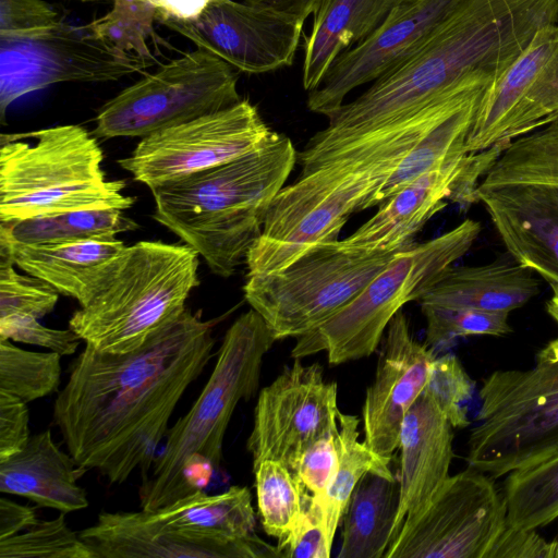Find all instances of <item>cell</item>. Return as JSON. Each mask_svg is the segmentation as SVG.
Returning a JSON list of instances; mask_svg holds the SVG:
<instances>
[{"instance_id":"6da1fadb","label":"cell","mask_w":558,"mask_h":558,"mask_svg":"<svg viewBox=\"0 0 558 558\" xmlns=\"http://www.w3.org/2000/svg\"><path fill=\"white\" fill-rule=\"evenodd\" d=\"M214 323L185 308L126 353L85 344L53 403V422L82 470L121 484L149 471L187 387L209 362Z\"/></svg>"},{"instance_id":"7a4b0ae2","label":"cell","mask_w":558,"mask_h":558,"mask_svg":"<svg viewBox=\"0 0 558 558\" xmlns=\"http://www.w3.org/2000/svg\"><path fill=\"white\" fill-rule=\"evenodd\" d=\"M555 24L558 0H457L413 53L343 104L308 144L353 138L459 89L488 88L539 29Z\"/></svg>"},{"instance_id":"3957f363","label":"cell","mask_w":558,"mask_h":558,"mask_svg":"<svg viewBox=\"0 0 558 558\" xmlns=\"http://www.w3.org/2000/svg\"><path fill=\"white\" fill-rule=\"evenodd\" d=\"M296 160L292 141L277 133L250 154L150 190L151 217L194 248L211 272L229 278L260 235Z\"/></svg>"},{"instance_id":"277c9868","label":"cell","mask_w":558,"mask_h":558,"mask_svg":"<svg viewBox=\"0 0 558 558\" xmlns=\"http://www.w3.org/2000/svg\"><path fill=\"white\" fill-rule=\"evenodd\" d=\"M277 341L253 308L228 328L213 372L189 412L167 432L150 475L142 477L140 500L153 511L202 490L219 468L229 422L241 400L256 392L263 359Z\"/></svg>"},{"instance_id":"5b68a950","label":"cell","mask_w":558,"mask_h":558,"mask_svg":"<svg viewBox=\"0 0 558 558\" xmlns=\"http://www.w3.org/2000/svg\"><path fill=\"white\" fill-rule=\"evenodd\" d=\"M198 257L185 243L125 246L90 300L72 314L69 328L100 352L142 347L186 308L199 284Z\"/></svg>"},{"instance_id":"8992f818","label":"cell","mask_w":558,"mask_h":558,"mask_svg":"<svg viewBox=\"0 0 558 558\" xmlns=\"http://www.w3.org/2000/svg\"><path fill=\"white\" fill-rule=\"evenodd\" d=\"M104 154L83 126L0 135V222L98 208H131L125 182L107 180Z\"/></svg>"},{"instance_id":"52a82bcc","label":"cell","mask_w":558,"mask_h":558,"mask_svg":"<svg viewBox=\"0 0 558 558\" xmlns=\"http://www.w3.org/2000/svg\"><path fill=\"white\" fill-rule=\"evenodd\" d=\"M400 160L338 158L303 169L272 199L245 258L246 276L279 271L314 246L339 240L349 217L374 201Z\"/></svg>"},{"instance_id":"ba28073f","label":"cell","mask_w":558,"mask_h":558,"mask_svg":"<svg viewBox=\"0 0 558 558\" xmlns=\"http://www.w3.org/2000/svg\"><path fill=\"white\" fill-rule=\"evenodd\" d=\"M482 226L465 219L451 230L397 253L344 307L296 338L291 355L326 352L332 365L361 360L380 344L388 324L402 306L420 299L465 255Z\"/></svg>"},{"instance_id":"9c48e42d","label":"cell","mask_w":558,"mask_h":558,"mask_svg":"<svg viewBox=\"0 0 558 558\" xmlns=\"http://www.w3.org/2000/svg\"><path fill=\"white\" fill-rule=\"evenodd\" d=\"M469 466L500 477L558 451V337L530 369H499L480 390Z\"/></svg>"},{"instance_id":"30bf717a","label":"cell","mask_w":558,"mask_h":558,"mask_svg":"<svg viewBox=\"0 0 558 558\" xmlns=\"http://www.w3.org/2000/svg\"><path fill=\"white\" fill-rule=\"evenodd\" d=\"M397 253L350 251L339 240L323 243L279 271L246 276L244 298L277 340L299 338L350 303Z\"/></svg>"},{"instance_id":"8fae6325","label":"cell","mask_w":558,"mask_h":558,"mask_svg":"<svg viewBox=\"0 0 558 558\" xmlns=\"http://www.w3.org/2000/svg\"><path fill=\"white\" fill-rule=\"evenodd\" d=\"M239 71L196 48L121 90L96 116L102 138L145 137L238 104Z\"/></svg>"},{"instance_id":"7c38bea8","label":"cell","mask_w":558,"mask_h":558,"mask_svg":"<svg viewBox=\"0 0 558 558\" xmlns=\"http://www.w3.org/2000/svg\"><path fill=\"white\" fill-rule=\"evenodd\" d=\"M248 99L142 137L119 166L149 190L221 166L274 138Z\"/></svg>"},{"instance_id":"4fadbf2b","label":"cell","mask_w":558,"mask_h":558,"mask_svg":"<svg viewBox=\"0 0 558 558\" xmlns=\"http://www.w3.org/2000/svg\"><path fill=\"white\" fill-rule=\"evenodd\" d=\"M156 59L124 52L86 25L61 21L34 39H0V121L20 97L62 82H107L138 73Z\"/></svg>"},{"instance_id":"5bb4252c","label":"cell","mask_w":558,"mask_h":558,"mask_svg":"<svg viewBox=\"0 0 558 558\" xmlns=\"http://www.w3.org/2000/svg\"><path fill=\"white\" fill-rule=\"evenodd\" d=\"M507 525L504 497L486 473L449 475L428 506L404 524L385 558H486Z\"/></svg>"},{"instance_id":"9a60e30c","label":"cell","mask_w":558,"mask_h":558,"mask_svg":"<svg viewBox=\"0 0 558 558\" xmlns=\"http://www.w3.org/2000/svg\"><path fill=\"white\" fill-rule=\"evenodd\" d=\"M558 120V24L539 29L496 84L485 89L466 151L507 147Z\"/></svg>"},{"instance_id":"2e32d148","label":"cell","mask_w":558,"mask_h":558,"mask_svg":"<svg viewBox=\"0 0 558 558\" xmlns=\"http://www.w3.org/2000/svg\"><path fill=\"white\" fill-rule=\"evenodd\" d=\"M291 366L264 387L246 446L253 464L278 461L294 472L304 452L338 426V387L326 381L318 363Z\"/></svg>"},{"instance_id":"e0dca14e","label":"cell","mask_w":558,"mask_h":558,"mask_svg":"<svg viewBox=\"0 0 558 558\" xmlns=\"http://www.w3.org/2000/svg\"><path fill=\"white\" fill-rule=\"evenodd\" d=\"M505 148L466 151L422 173L387 198L352 234L339 240L340 244L364 253L400 252L412 246L416 234L448 199L462 207L477 203L476 187Z\"/></svg>"},{"instance_id":"ac0fdd59","label":"cell","mask_w":558,"mask_h":558,"mask_svg":"<svg viewBox=\"0 0 558 558\" xmlns=\"http://www.w3.org/2000/svg\"><path fill=\"white\" fill-rule=\"evenodd\" d=\"M170 29L239 72L264 74L294 62L304 21L245 0H213L194 21L160 19Z\"/></svg>"},{"instance_id":"d6986e66","label":"cell","mask_w":558,"mask_h":558,"mask_svg":"<svg viewBox=\"0 0 558 558\" xmlns=\"http://www.w3.org/2000/svg\"><path fill=\"white\" fill-rule=\"evenodd\" d=\"M457 0H413L395 8L367 38L341 52L306 106L330 118L359 86L373 83L413 53L442 21Z\"/></svg>"},{"instance_id":"ffe728a7","label":"cell","mask_w":558,"mask_h":558,"mask_svg":"<svg viewBox=\"0 0 558 558\" xmlns=\"http://www.w3.org/2000/svg\"><path fill=\"white\" fill-rule=\"evenodd\" d=\"M97 558H268L282 557L278 547L256 534L232 538L169 526L146 510L101 512L78 532Z\"/></svg>"},{"instance_id":"44dd1931","label":"cell","mask_w":558,"mask_h":558,"mask_svg":"<svg viewBox=\"0 0 558 558\" xmlns=\"http://www.w3.org/2000/svg\"><path fill=\"white\" fill-rule=\"evenodd\" d=\"M435 351L417 341L400 310L387 326L372 385L363 408L364 441L376 453L392 458L405 414L423 392Z\"/></svg>"},{"instance_id":"7402d4cb","label":"cell","mask_w":558,"mask_h":558,"mask_svg":"<svg viewBox=\"0 0 558 558\" xmlns=\"http://www.w3.org/2000/svg\"><path fill=\"white\" fill-rule=\"evenodd\" d=\"M475 196L508 254L549 286L558 284V186L477 185Z\"/></svg>"},{"instance_id":"603a6c76","label":"cell","mask_w":558,"mask_h":558,"mask_svg":"<svg viewBox=\"0 0 558 558\" xmlns=\"http://www.w3.org/2000/svg\"><path fill=\"white\" fill-rule=\"evenodd\" d=\"M452 428L425 392L405 414L398 447L400 495L392 542L404 524L421 514L449 477L453 458Z\"/></svg>"},{"instance_id":"cb8c5ba5","label":"cell","mask_w":558,"mask_h":558,"mask_svg":"<svg viewBox=\"0 0 558 558\" xmlns=\"http://www.w3.org/2000/svg\"><path fill=\"white\" fill-rule=\"evenodd\" d=\"M124 247L123 241L117 238L41 245L0 243V257L10 259L24 272L46 281L82 306L90 300Z\"/></svg>"},{"instance_id":"d4e9b609","label":"cell","mask_w":558,"mask_h":558,"mask_svg":"<svg viewBox=\"0 0 558 558\" xmlns=\"http://www.w3.org/2000/svg\"><path fill=\"white\" fill-rule=\"evenodd\" d=\"M78 471L84 470L46 429L31 436L21 451L0 461V492L63 513L82 510L88 507V499L77 484Z\"/></svg>"},{"instance_id":"484cf974","label":"cell","mask_w":558,"mask_h":558,"mask_svg":"<svg viewBox=\"0 0 558 558\" xmlns=\"http://www.w3.org/2000/svg\"><path fill=\"white\" fill-rule=\"evenodd\" d=\"M534 275L512 257L477 266H452L418 302L510 313L539 292V280Z\"/></svg>"},{"instance_id":"4316f807","label":"cell","mask_w":558,"mask_h":558,"mask_svg":"<svg viewBox=\"0 0 558 558\" xmlns=\"http://www.w3.org/2000/svg\"><path fill=\"white\" fill-rule=\"evenodd\" d=\"M413 0H317L304 39L302 86L315 89L333 60L374 33L390 12Z\"/></svg>"},{"instance_id":"83f0119b","label":"cell","mask_w":558,"mask_h":558,"mask_svg":"<svg viewBox=\"0 0 558 558\" xmlns=\"http://www.w3.org/2000/svg\"><path fill=\"white\" fill-rule=\"evenodd\" d=\"M396 475L366 473L355 486L343 514L338 558H380L392 542L399 509Z\"/></svg>"},{"instance_id":"f1b7e54d","label":"cell","mask_w":558,"mask_h":558,"mask_svg":"<svg viewBox=\"0 0 558 558\" xmlns=\"http://www.w3.org/2000/svg\"><path fill=\"white\" fill-rule=\"evenodd\" d=\"M148 512L169 526L232 538L255 535V512L246 487L232 486L216 495L199 490Z\"/></svg>"},{"instance_id":"f546056e","label":"cell","mask_w":558,"mask_h":558,"mask_svg":"<svg viewBox=\"0 0 558 558\" xmlns=\"http://www.w3.org/2000/svg\"><path fill=\"white\" fill-rule=\"evenodd\" d=\"M138 228L120 208L74 210L0 222V243L41 245L112 239Z\"/></svg>"},{"instance_id":"4dcf8cb0","label":"cell","mask_w":558,"mask_h":558,"mask_svg":"<svg viewBox=\"0 0 558 558\" xmlns=\"http://www.w3.org/2000/svg\"><path fill=\"white\" fill-rule=\"evenodd\" d=\"M356 416L339 412L335 432L337 465L333 477L320 505L329 537L333 541L337 526L342 519L352 493L362 477L368 473L393 476L389 464L391 458L376 453L365 441L359 440Z\"/></svg>"},{"instance_id":"1f68e13d","label":"cell","mask_w":558,"mask_h":558,"mask_svg":"<svg viewBox=\"0 0 558 558\" xmlns=\"http://www.w3.org/2000/svg\"><path fill=\"white\" fill-rule=\"evenodd\" d=\"M507 523L535 530L558 517V451L508 473L504 485Z\"/></svg>"},{"instance_id":"d6a6232c","label":"cell","mask_w":558,"mask_h":558,"mask_svg":"<svg viewBox=\"0 0 558 558\" xmlns=\"http://www.w3.org/2000/svg\"><path fill=\"white\" fill-rule=\"evenodd\" d=\"M481 96L436 124L414 145L377 194L374 206L422 173L466 153L465 141Z\"/></svg>"},{"instance_id":"836d02e7","label":"cell","mask_w":558,"mask_h":558,"mask_svg":"<svg viewBox=\"0 0 558 558\" xmlns=\"http://www.w3.org/2000/svg\"><path fill=\"white\" fill-rule=\"evenodd\" d=\"M258 514L264 531L278 543L293 531L307 490L284 464L265 459L253 464Z\"/></svg>"},{"instance_id":"e575fe53","label":"cell","mask_w":558,"mask_h":558,"mask_svg":"<svg viewBox=\"0 0 558 558\" xmlns=\"http://www.w3.org/2000/svg\"><path fill=\"white\" fill-rule=\"evenodd\" d=\"M60 377L59 353L24 350L0 338V390L31 402L56 392Z\"/></svg>"},{"instance_id":"d590c367","label":"cell","mask_w":558,"mask_h":558,"mask_svg":"<svg viewBox=\"0 0 558 558\" xmlns=\"http://www.w3.org/2000/svg\"><path fill=\"white\" fill-rule=\"evenodd\" d=\"M157 16V8L147 0H114L107 14L87 26L96 37L124 52L155 59L149 41Z\"/></svg>"},{"instance_id":"8d00e7d4","label":"cell","mask_w":558,"mask_h":558,"mask_svg":"<svg viewBox=\"0 0 558 558\" xmlns=\"http://www.w3.org/2000/svg\"><path fill=\"white\" fill-rule=\"evenodd\" d=\"M64 514L38 520L27 530L0 539V558H97L80 534L66 524Z\"/></svg>"},{"instance_id":"74e56055","label":"cell","mask_w":558,"mask_h":558,"mask_svg":"<svg viewBox=\"0 0 558 558\" xmlns=\"http://www.w3.org/2000/svg\"><path fill=\"white\" fill-rule=\"evenodd\" d=\"M421 310L426 319L425 344L435 352L452 345L460 337H499L512 332L509 313L424 304Z\"/></svg>"},{"instance_id":"f35d334b","label":"cell","mask_w":558,"mask_h":558,"mask_svg":"<svg viewBox=\"0 0 558 558\" xmlns=\"http://www.w3.org/2000/svg\"><path fill=\"white\" fill-rule=\"evenodd\" d=\"M474 383L459 359L447 353L433 361L427 384L423 390L445 414L452 427L470 425L466 403L471 400Z\"/></svg>"},{"instance_id":"ab89813d","label":"cell","mask_w":558,"mask_h":558,"mask_svg":"<svg viewBox=\"0 0 558 558\" xmlns=\"http://www.w3.org/2000/svg\"><path fill=\"white\" fill-rule=\"evenodd\" d=\"M14 266L0 257V317L19 314L39 319L51 313L60 293L35 276L19 274Z\"/></svg>"},{"instance_id":"60d3db41","label":"cell","mask_w":558,"mask_h":558,"mask_svg":"<svg viewBox=\"0 0 558 558\" xmlns=\"http://www.w3.org/2000/svg\"><path fill=\"white\" fill-rule=\"evenodd\" d=\"M61 21L43 0H0V39L38 38L50 33Z\"/></svg>"},{"instance_id":"b9f144b4","label":"cell","mask_w":558,"mask_h":558,"mask_svg":"<svg viewBox=\"0 0 558 558\" xmlns=\"http://www.w3.org/2000/svg\"><path fill=\"white\" fill-rule=\"evenodd\" d=\"M332 542L325 526L322 507L307 492L298 524L277 547L282 557L328 558Z\"/></svg>"},{"instance_id":"7bdbcfd3","label":"cell","mask_w":558,"mask_h":558,"mask_svg":"<svg viewBox=\"0 0 558 558\" xmlns=\"http://www.w3.org/2000/svg\"><path fill=\"white\" fill-rule=\"evenodd\" d=\"M0 338L34 344L62 355L75 353L81 338L72 329H54L28 315L0 317Z\"/></svg>"},{"instance_id":"ee69618b","label":"cell","mask_w":558,"mask_h":558,"mask_svg":"<svg viewBox=\"0 0 558 558\" xmlns=\"http://www.w3.org/2000/svg\"><path fill=\"white\" fill-rule=\"evenodd\" d=\"M336 429L316 440L304 452L294 471L301 484L317 501L324 499L336 471Z\"/></svg>"},{"instance_id":"f6af8a7d","label":"cell","mask_w":558,"mask_h":558,"mask_svg":"<svg viewBox=\"0 0 558 558\" xmlns=\"http://www.w3.org/2000/svg\"><path fill=\"white\" fill-rule=\"evenodd\" d=\"M29 414L26 402L0 390V461L17 453L28 442Z\"/></svg>"},{"instance_id":"bcb514c9","label":"cell","mask_w":558,"mask_h":558,"mask_svg":"<svg viewBox=\"0 0 558 558\" xmlns=\"http://www.w3.org/2000/svg\"><path fill=\"white\" fill-rule=\"evenodd\" d=\"M486 558H558V541L546 542L534 530H519L507 523Z\"/></svg>"},{"instance_id":"7dc6e473","label":"cell","mask_w":558,"mask_h":558,"mask_svg":"<svg viewBox=\"0 0 558 558\" xmlns=\"http://www.w3.org/2000/svg\"><path fill=\"white\" fill-rule=\"evenodd\" d=\"M38 521L34 507L0 498V539L21 533Z\"/></svg>"},{"instance_id":"c3c4849f","label":"cell","mask_w":558,"mask_h":558,"mask_svg":"<svg viewBox=\"0 0 558 558\" xmlns=\"http://www.w3.org/2000/svg\"><path fill=\"white\" fill-rule=\"evenodd\" d=\"M213 0H160L159 19L194 21L199 17Z\"/></svg>"},{"instance_id":"681fc988","label":"cell","mask_w":558,"mask_h":558,"mask_svg":"<svg viewBox=\"0 0 558 558\" xmlns=\"http://www.w3.org/2000/svg\"><path fill=\"white\" fill-rule=\"evenodd\" d=\"M253 2L269 5L274 9L292 14L302 21L313 13L317 0H252Z\"/></svg>"},{"instance_id":"f907efd6","label":"cell","mask_w":558,"mask_h":558,"mask_svg":"<svg viewBox=\"0 0 558 558\" xmlns=\"http://www.w3.org/2000/svg\"><path fill=\"white\" fill-rule=\"evenodd\" d=\"M553 290L551 298L547 302V313L558 326V284L550 286Z\"/></svg>"},{"instance_id":"816d5d0a","label":"cell","mask_w":558,"mask_h":558,"mask_svg":"<svg viewBox=\"0 0 558 558\" xmlns=\"http://www.w3.org/2000/svg\"><path fill=\"white\" fill-rule=\"evenodd\" d=\"M153 3L156 8H158L160 0H147Z\"/></svg>"}]
</instances>
